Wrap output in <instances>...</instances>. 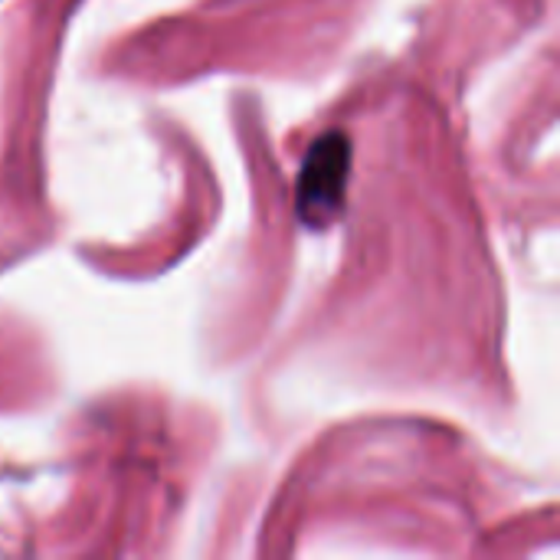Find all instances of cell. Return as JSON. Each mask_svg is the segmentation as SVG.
<instances>
[{
  "label": "cell",
  "mask_w": 560,
  "mask_h": 560,
  "mask_svg": "<svg viewBox=\"0 0 560 560\" xmlns=\"http://www.w3.org/2000/svg\"><path fill=\"white\" fill-rule=\"evenodd\" d=\"M348 177H351V141H348V135L328 131V135L315 138V144L308 148V154L302 161L299 184H295L299 220L312 230L328 226L345 203Z\"/></svg>",
  "instance_id": "cell-1"
}]
</instances>
